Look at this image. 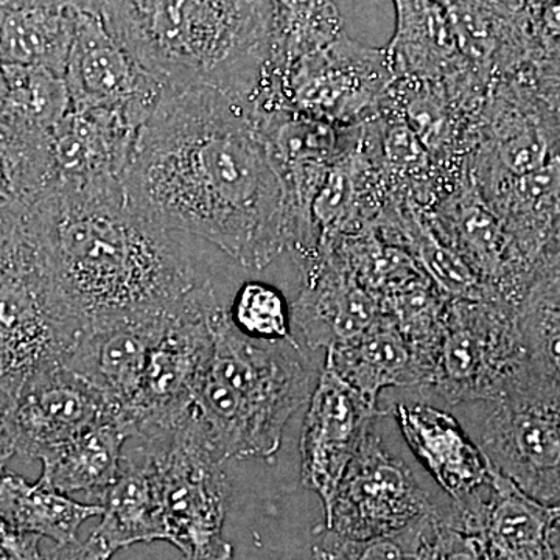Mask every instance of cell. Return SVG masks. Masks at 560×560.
I'll return each mask as SVG.
<instances>
[{"instance_id":"4fadbf2b","label":"cell","mask_w":560,"mask_h":560,"mask_svg":"<svg viewBox=\"0 0 560 560\" xmlns=\"http://www.w3.org/2000/svg\"><path fill=\"white\" fill-rule=\"evenodd\" d=\"M425 213L438 237L470 265L490 294L518 308L534 268L482 198L466 165Z\"/></svg>"},{"instance_id":"ba28073f","label":"cell","mask_w":560,"mask_h":560,"mask_svg":"<svg viewBox=\"0 0 560 560\" xmlns=\"http://www.w3.org/2000/svg\"><path fill=\"white\" fill-rule=\"evenodd\" d=\"M477 442L490 466L533 499L560 504V385L525 371L481 401Z\"/></svg>"},{"instance_id":"e0dca14e","label":"cell","mask_w":560,"mask_h":560,"mask_svg":"<svg viewBox=\"0 0 560 560\" xmlns=\"http://www.w3.org/2000/svg\"><path fill=\"white\" fill-rule=\"evenodd\" d=\"M179 305L81 331L62 364L101 390L121 418L138 393L151 349Z\"/></svg>"},{"instance_id":"7bdbcfd3","label":"cell","mask_w":560,"mask_h":560,"mask_svg":"<svg viewBox=\"0 0 560 560\" xmlns=\"http://www.w3.org/2000/svg\"><path fill=\"white\" fill-rule=\"evenodd\" d=\"M0 560H11L9 558H3V556H0Z\"/></svg>"},{"instance_id":"b9f144b4","label":"cell","mask_w":560,"mask_h":560,"mask_svg":"<svg viewBox=\"0 0 560 560\" xmlns=\"http://www.w3.org/2000/svg\"><path fill=\"white\" fill-rule=\"evenodd\" d=\"M7 2H9V0H0V7L5 5Z\"/></svg>"},{"instance_id":"603a6c76","label":"cell","mask_w":560,"mask_h":560,"mask_svg":"<svg viewBox=\"0 0 560 560\" xmlns=\"http://www.w3.org/2000/svg\"><path fill=\"white\" fill-rule=\"evenodd\" d=\"M393 2L396 32L386 50L396 77L444 80L475 69L464 55L458 32L442 0Z\"/></svg>"},{"instance_id":"e575fe53","label":"cell","mask_w":560,"mask_h":560,"mask_svg":"<svg viewBox=\"0 0 560 560\" xmlns=\"http://www.w3.org/2000/svg\"><path fill=\"white\" fill-rule=\"evenodd\" d=\"M113 556L102 541L91 536L86 541L55 544L50 551L44 552L43 560H109Z\"/></svg>"},{"instance_id":"3957f363","label":"cell","mask_w":560,"mask_h":560,"mask_svg":"<svg viewBox=\"0 0 560 560\" xmlns=\"http://www.w3.org/2000/svg\"><path fill=\"white\" fill-rule=\"evenodd\" d=\"M101 18L161 86L254 105L278 84L270 0H103Z\"/></svg>"},{"instance_id":"484cf974","label":"cell","mask_w":560,"mask_h":560,"mask_svg":"<svg viewBox=\"0 0 560 560\" xmlns=\"http://www.w3.org/2000/svg\"><path fill=\"white\" fill-rule=\"evenodd\" d=\"M128 440L119 419L97 423L43 456L39 480L65 495L83 493L92 504H101L119 475Z\"/></svg>"},{"instance_id":"d6986e66","label":"cell","mask_w":560,"mask_h":560,"mask_svg":"<svg viewBox=\"0 0 560 560\" xmlns=\"http://www.w3.org/2000/svg\"><path fill=\"white\" fill-rule=\"evenodd\" d=\"M70 109L149 103L162 86L125 49L97 14H77L75 36L65 73Z\"/></svg>"},{"instance_id":"7402d4cb","label":"cell","mask_w":560,"mask_h":560,"mask_svg":"<svg viewBox=\"0 0 560 560\" xmlns=\"http://www.w3.org/2000/svg\"><path fill=\"white\" fill-rule=\"evenodd\" d=\"M370 404L386 388H425L429 368L393 319L383 315L359 337L326 350V364Z\"/></svg>"},{"instance_id":"52a82bcc","label":"cell","mask_w":560,"mask_h":560,"mask_svg":"<svg viewBox=\"0 0 560 560\" xmlns=\"http://www.w3.org/2000/svg\"><path fill=\"white\" fill-rule=\"evenodd\" d=\"M80 329L51 291L24 231L0 253V410L36 372L62 363Z\"/></svg>"},{"instance_id":"d6a6232c","label":"cell","mask_w":560,"mask_h":560,"mask_svg":"<svg viewBox=\"0 0 560 560\" xmlns=\"http://www.w3.org/2000/svg\"><path fill=\"white\" fill-rule=\"evenodd\" d=\"M420 560H486L477 537L452 528L438 515Z\"/></svg>"},{"instance_id":"cb8c5ba5","label":"cell","mask_w":560,"mask_h":560,"mask_svg":"<svg viewBox=\"0 0 560 560\" xmlns=\"http://www.w3.org/2000/svg\"><path fill=\"white\" fill-rule=\"evenodd\" d=\"M138 441L121 456L119 475L101 501V525L91 534L113 555L136 544L167 541L153 453Z\"/></svg>"},{"instance_id":"83f0119b","label":"cell","mask_w":560,"mask_h":560,"mask_svg":"<svg viewBox=\"0 0 560 560\" xmlns=\"http://www.w3.org/2000/svg\"><path fill=\"white\" fill-rule=\"evenodd\" d=\"M528 370L560 385V264L541 261L518 305Z\"/></svg>"},{"instance_id":"d590c367","label":"cell","mask_w":560,"mask_h":560,"mask_svg":"<svg viewBox=\"0 0 560 560\" xmlns=\"http://www.w3.org/2000/svg\"><path fill=\"white\" fill-rule=\"evenodd\" d=\"M528 79L541 102L560 116V72L529 70Z\"/></svg>"},{"instance_id":"4dcf8cb0","label":"cell","mask_w":560,"mask_h":560,"mask_svg":"<svg viewBox=\"0 0 560 560\" xmlns=\"http://www.w3.org/2000/svg\"><path fill=\"white\" fill-rule=\"evenodd\" d=\"M231 323L246 337L260 341H296L291 331V307L282 291L260 280H248L235 293Z\"/></svg>"},{"instance_id":"f35d334b","label":"cell","mask_w":560,"mask_h":560,"mask_svg":"<svg viewBox=\"0 0 560 560\" xmlns=\"http://www.w3.org/2000/svg\"><path fill=\"white\" fill-rule=\"evenodd\" d=\"M551 545L556 560H560V517L556 521L555 526H552Z\"/></svg>"},{"instance_id":"ab89813d","label":"cell","mask_w":560,"mask_h":560,"mask_svg":"<svg viewBox=\"0 0 560 560\" xmlns=\"http://www.w3.org/2000/svg\"><path fill=\"white\" fill-rule=\"evenodd\" d=\"M5 75H3V65L2 61H0V108H2L3 98H5Z\"/></svg>"},{"instance_id":"7a4b0ae2","label":"cell","mask_w":560,"mask_h":560,"mask_svg":"<svg viewBox=\"0 0 560 560\" xmlns=\"http://www.w3.org/2000/svg\"><path fill=\"white\" fill-rule=\"evenodd\" d=\"M22 231L80 334L176 307L210 283L176 232L131 208L124 184L51 187L27 210Z\"/></svg>"},{"instance_id":"5bb4252c","label":"cell","mask_w":560,"mask_h":560,"mask_svg":"<svg viewBox=\"0 0 560 560\" xmlns=\"http://www.w3.org/2000/svg\"><path fill=\"white\" fill-rule=\"evenodd\" d=\"M386 411L324 366L305 415L300 444L301 480L329 511L342 475L374 420Z\"/></svg>"},{"instance_id":"9c48e42d","label":"cell","mask_w":560,"mask_h":560,"mask_svg":"<svg viewBox=\"0 0 560 560\" xmlns=\"http://www.w3.org/2000/svg\"><path fill=\"white\" fill-rule=\"evenodd\" d=\"M221 305L212 283L179 305L151 349L135 399L120 422L131 440L176 429L194 412Z\"/></svg>"},{"instance_id":"d4e9b609","label":"cell","mask_w":560,"mask_h":560,"mask_svg":"<svg viewBox=\"0 0 560 560\" xmlns=\"http://www.w3.org/2000/svg\"><path fill=\"white\" fill-rule=\"evenodd\" d=\"M77 14L66 0H9L0 7V61L65 77Z\"/></svg>"},{"instance_id":"44dd1931","label":"cell","mask_w":560,"mask_h":560,"mask_svg":"<svg viewBox=\"0 0 560 560\" xmlns=\"http://www.w3.org/2000/svg\"><path fill=\"white\" fill-rule=\"evenodd\" d=\"M390 415L408 447L452 503H464L488 488L492 466L451 412L429 404H400Z\"/></svg>"},{"instance_id":"7c38bea8","label":"cell","mask_w":560,"mask_h":560,"mask_svg":"<svg viewBox=\"0 0 560 560\" xmlns=\"http://www.w3.org/2000/svg\"><path fill=\"white\" fill-rule=\"evenodd\" d=\"M558 158L556 114L541 102L528 75L493 80L466 161L475 184L539 171Z\"/></svg>"},{"instance_id":"836d02e7","label":"cell","mask_w":560,"mask_h":560,"mask_svg":"<svg viewBox=\"0 0 560 560\" xmlns=\"http://www.w3.org/2000/svg\"><path fill=\"white\" fill-rule=\"evenodd\" d=\"M38 536L24 534L0 517V556L11 560H43Z\"/></svg>"},{"instance_id":"5b68a950","label":"cell","mask_w":560,"mask_h":560,"mask_svg":"<svg viewBox=\"0 0 560 560\" xmlns=\"http://www.w3.org/2000/svg\"><path fill=\"white\" fill-rule=\"evenodd\" d=\"M139 440L153 453L167 541L187 560H231L223 534L231 482L195 411L176 429Z\"/></svg>"},{"instance_id":"74e56055","label":"cell","mask_w":560,"mask_h":560,"mask_svg":"<svg viewBox=\"0 0 560 560\" xmlns=\"http://www.w3.org/2000/svg\"><path fill=\"white\" fill-rule=\"evenodd\" d=\"M70 7L81 13L97 14L101 16L103 0H66Z\"/></svg>"},{"instance_id":"8fae6325","label":"cell","mask_w":560,"mask_h":560,"mask_svg":"<svg viewBox=\"0 0 560 560\" xmlns=\"http://www.w3.org/2000/svg\"><path fill=\"white\" fill-rule=\"evenodd\" d=\"M441 508L371 429L342 475L324 528L346 539H375L440 514Z\"/></svg>"},{"instance_id":"8992f818","label":"cell","mask_w":560,"mask_h":560,"mask_svg":"<svg viewBox=\"0 0 560 560\" xmlns=\"http://www.w3.org/2000/svg\"><path fill=\"white\" fill-rule=\"evenodd\" d=\"M518 308L500 300H448L422 393L451 405L499 397L525 371Z\"/></svg>"},{"instance_id":"ffe728a7","label":"cell","mask_w":560,"mask_h":560,"mask_svg":"<svg viewBox=\"0 0 560 560\" xmlns=\"http://www.w3.org/2000/svg\"><path fill=\"white\" fill-rule=\"evenodd\" d=\"M458 515L456 528L477 537L486 560H556L551 533L560 504L533 499L493 467L488 492Z\"/></svg>"},{"instance_id":"60d3db41","label":"cell","mask_w":560,"mask_h":560,"mask_svg":"<svg viewBox=\"0 0 560 560\" xmlns=\"http://www.w3.org/2000/svg\"><path fill=\"white\" fill-rule=\"evenodd\" d=\"M556 128H558V138H559V145H560V116H559V114H556Z\"/></svg>"},{"instance_id":"1f68e13d","label":"cell","mask_w":560,"mask_h":560,"mask_svg":"<svg viewBox=\"0 0 560 560\" xmlns=\"http://www.w3.org/2000/svg\"><path fill=\"white\" fill-rule=\"evenodd\" d=\"M438 515L390 536L366 540L346 539L323 526L313 545V556L315 560H420Z\"/></svg>"},{"instance_id":"6da1fadb","label":"cell","mask_w":560,"mask_h":560,"mask_svg":"<svg viewBox=\"0 0 560 560\" xmlns=\"http://www.w3.org/2000/svg\"><path fill=\"white\" fill-rule=\"evenodd\" d=\"M124 189L162 230L212 243L261 270L296 246L289 186L253 106L206 86H162Z\"/></svg>"},{"instance_id":"2e32d148","label":"cell","mask_w":560,"mask_h":560,"mask_svg":"<svg viewBox=\"0 0 560 560\" xmlns=\"http://www.w3.org/2000/svg\"><path fill=\"white\" fill-rule=\"evenodd\" d=\"M9 419L16 453L40 460L81 431L120 415L101 390L58 363L25 382Z\"/></svg>"},{"instance_id":"ac0fdd59","label":"cell","mask_w":560,"mask_h":560,"mask_svg":"<svg viewBox=\"0 0 560 560\" xmlns=\"http://www.w3.org/2000/svg\"><path fill=\"white\" fill-rule=\"evenodd\" d=\"M301 268L304 289L291 305V316L308 348H335L381 318V301L361 285L330 246H319Z\"/></svg>"},{"instance_id":"9a60e30c","label":"cell","mask_w":560,"mask_h":560,"mask_svg":"<svg viewBox=\"0 0 560 560\" xmlns=\"http://www.w3.org/2000/svg\"><path fill=\"white\" fill-rule=\"evenodd\" d=\"M153 105L70 109L51 131L57 186L84 190L124 184L140 127Z\"/></svg>"},{"instance_id":"8d00e7d4","label":"cell","mask_w":560,"mask_h":560,"mask_svg":"<svg viewBox=\"0 0 560 560\" xmlns=\"http://www.w3.org/2000/svg\"><path fill=\"white\" fill-rule=\"evenodd\" d=\"M9 418L10 412L0 410V475L3 474L11 456L16 455Z\"/></svg>"},{"instance_id":"4316f807","label":"cell","mask_w":560,"mask_h":560,"mask_svg":"<svg viewBox=\"0 0 560 560\" xmlns=\"http://www.w3.org/2000/svg\"><path fill=\"white\" fill-rule=\"evenodd\" d=\"M102 514L101 504L70 499L43 480L28 482L20 475H0V517L21 533L70 544L84 522Z\"/></svg>"},{"instance_id":"f1b7e54d","label":"cell","mask_w":560,"mask_h":560,"mask_svg":"<svg viewBox=\"0 0 560 560\" xmlns=\"http://www.w3.org/2000/svg\"><path fill=\"white\" fill-rule=\"evenodd\" d=\"M275 66L283 70L345 35L334 0H270Z\"/></svg>"},{"instance_id":"f546056e","label":"cell","mask_w":560,"mask_h":560,"mask_svg":"<svg viewBox=\"0 0 560 560\" xmlns=\"http://www.w3.org/2000/svg\"><path fill=\"white\" fill-rule=\"evenodd\" d=\"M7 92L0 117L50 132L70 110L65 77L43 68L3 65Z\"/></svg>"},{"instance_id":"277c9868","label":"cell","mask_w":560,"mask_h":560,"mask_svg":"<svg viewBox=\"0 0 560 560\" xmlns=\"http://www.w3.org/2000/svg\"><path fill=\"white\" fill-rule=\"evenodd\" d=\"M213 345L195 415L221 459H271L316 381L298 341H260L231 323L226 305L212 318Z\"/></svg>"},{"instance_id":"30bf717a","label":"cell","mask_w":560,"mask_h":560,"mask_svg":"<svg viewBox=\"0 0 560 560\" xmlns=\"http://www.w3.org/2000/svg\"><path fill=\"white\" fill-rule=\"evenodd\" d=\"M396 80L386 47H372L341 35L282 72L291 109L338 125L357 127L372 119Z\"/></svg>"}]
</instances>
